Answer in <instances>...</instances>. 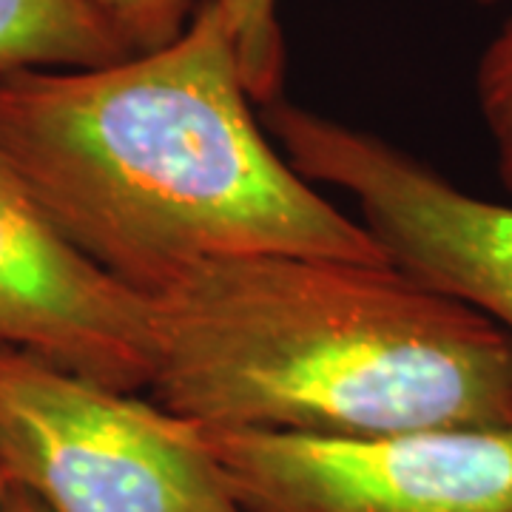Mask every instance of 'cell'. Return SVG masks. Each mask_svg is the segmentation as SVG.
Here are the masks:
<instances>
[{"label":"cell","instance_id":"obj_4","mask_svg":"<svg viewBox=\"0 0 512 512\" xmlns=\"http://www.w3.org/2000/svg\"><path fill=\"white\" fill-rule=\"evenodd\" d=\"M262 120L296 174L356 200L396 268L512 339V205L467 194L404 148L282 97L262 106Z\"/></svg>","mask_w":512,"mask_h":512},{"label":"cell","instance_id":"obj_1","mask_svg":"<svg viewBox=\"0 0 512 512\" xmlns=\"http://www.w3.org/2000/svg\"><path fill=\"white\" fill-rule=\"evenodd\" d=\"M254 106L234 26L205 0L163 49L0 74V151L60 237L143 299L220 259L390 262L271 146Z\"/></svg>","mask_w":512,"mask_h":512},{"label":"cell","instance_id":"obj_12","mask_svg":"<svg viewBox=\"0 0 512 512\" xmlns=\"http://www.w3.org/2000/svg\"><path fill=\"white\" fill-rule=\"evenodd\" d=\"M9 478H6V473H3V464H0V512H3V504H6V493H9Z\"/></svg>","mask_w":512,"mask_h":512},{"label":"cell","instance_id":"obj_7","mask_svg":"<svg viewBox=\"0 0 512 512\" xmlns=\"http://www.w3.org/2000/svg\"><path fill=\"white\" fill-rule=\"evenodd\" d=\"M126 57L83 0H0V74L97 69Z\"/></svg>","mask_w":512,"mask_h":512},{"label":"cell","instance_id":"obj_10","mask_svg":"<svg viewBox=\"0 0 512 512\" xmlns=\"http://www.w3.org/2000/svg\"><path fill=\"white\" fill-rule=\"evenodd\" d=\"M128 55L163 49L183 35L191 20V0H83Z\"/></svg>","mask_w":512,"mask_h":512},{"label":"cell","instance_id":"obj_6","mask_svg":"<svg viewBox=\"0 0 512 512\" xmlns=\"http://www.w3.org/2000/svg\"><path fill=\"white\" fill-rule=\"evenodd\" d=\"M0 345L123 393L151 379L148 299L60 237L0 151Z\"/></svg>","mask_w":512,"mask_h":512},{"label":"cell","instance_id":"obj_9","mask_svg":"<svg viewBox=\"0 0 512 512\" xmlns=\"http://www.w3.org/2000/svg\"><path fill=\"white\" fill-rule=\"evenodd\" d=\"M476 97L493 143L498 177L512 194V18L501 26L478 60Z\"/></svg>","mask_w":512,"mask_h":512},{"label":"cell","instance_id":"obj_5","mask_svg":"<svg viewBox=\"0 0 512 512\" xmlns=\"http://www.w3.org/2000/svg\"><path fill=\"white\" fill-rule=\"evenodd\" d=\"M200 430L242 512H512V424L376 439Z\"/></svg>","mask_w":512,"mask_h":512},{"label":"cell","instance_id":"obj_3","mask_svg":"<svg viewBox=\"0 0 512 512\" xmlns=\"http://www.w3.org/2000/svg\"><path fill=\"white\" fill-rule=\"evenodd\" d=\"M0 464L49 512H242L194 421L9 345Z\"/></svg>","mask_w":512,"mask_h":512},{"label":"cell","instance_id":"obj_11","mask_svg":"<svg viewBox=\"0 0 512 512\" xmlns=\"http://www.w3.org/2000/svg\"><path fill=\"white\" fill-rule=\"evenodd\" d=\"M3 512H49L35 495H29L20 487H9L6 493V504H3Z\"/></svg>","mask_w":512,"mask_h":512},{"label":"cell","instance_id":"obj_2","mask_svg":"<svg viewBox=\"0 0 512 512\" xmlns=\"http://www.w3.org/2000/svg\"><path fill=\"white\" fill-rule=\"evenodd\" d=\"M148 311L146 390L200 427L376 439L512 424L510 336L393 262H205Z\"/></svg>","mask_w":512,"mask_h":512},{"label":"cell","instance_id":"obj_8","mask_svg":"<svg viewBox=\"0 0 512 512\" xmlns=\"http://www.w3.org/2000/svg\"><path fill=\"white\" fill-rule=\"evenodd\" d=\"M234 26L239 63L248 94L256 106H268L282 97L285 80V40L276 18V0H220ZM481 6L501 0H473Z\"/></svg>","mask_w":512,"mask_h":512}]
</instances>
